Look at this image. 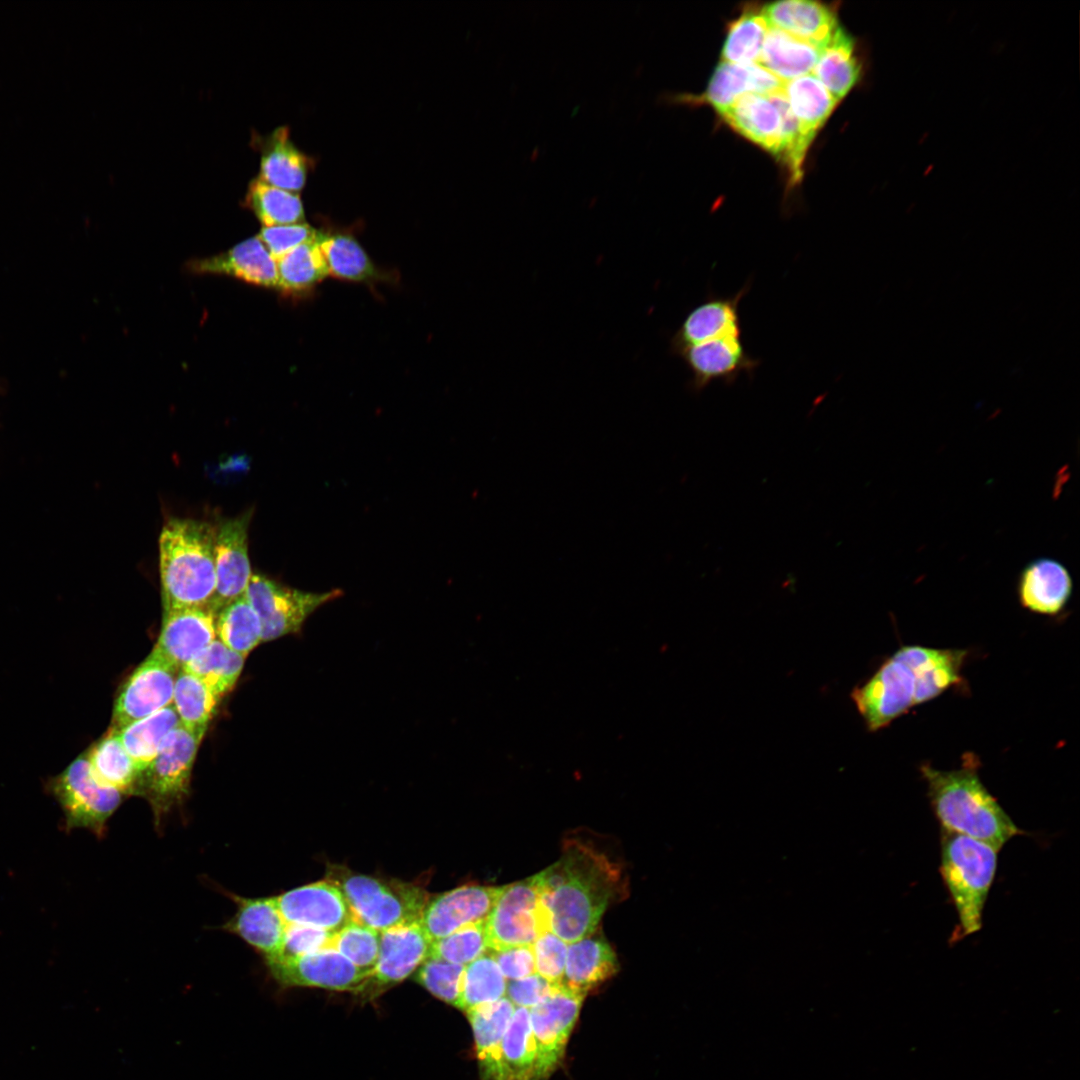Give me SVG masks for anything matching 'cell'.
<instances>
[{
    "instance_id": "6da1fadb",
    "label": "cell",
    "mask_w": 1080,
    "mask_h": 1080,
    "mask_svg": "<svg viewBox=\"0 0 1080 1080\" xmlns=\"http://www.w3.org/2000/svg\"><path fill=\"white\" fill-rule=\"evenodd\" d=\"M534 878L551 931L568 944L597 929L622 881L615 863L579 841H569L559 860Z\"/></svg>"
},
{
    "instance_id": "7a4b0ae2",
    "label": "cell",
    "mask_w": 1080,
    "mask_h": 1080,
    "mask_svg": "<svg viewBox=\"0 0 1080 1080\" xmlns=\"http://www.w3.org/2000/svg\"><path fill=\"white\" fill-rule=\"evenodd\" d=\"M978 768L976 756L966 753L960 768L943 771L925 763L920 771L941 829L965 835L999 851L1024 832L986 789Z\"/></svg>"
},
{
    "instance_id": "3957f363",
    "label": "cell",
    "mask_w": 1080,
    "mask_h": 1080,
    "mask_svg": "<svg viewBox=\"0 0 1080 1080\" xmlns=\"http://www.w3.org/2000/svg\"><path fill=\"white\" fill-rule=\"evenodd\" d=\"M216 526L203 520L172 518L159 537L163 611L209 608L216 587Z\"/></svg>"
},
{
    "instance_id": "277c9868",
    "label": "cell",
    "mask_w": 1080,
    "mask_h": 1080,
    "mask_svg": "<svg viewBox=\"0 0 1080 1080\" xmlns=\"http://www.w3.org/2000/svg\"><path fill=\"white\" fill-rule=\"evenodd\" d=\"M997 853L985 843L941 829L940 873L959 920L952 934L953 943L982 927L983 909L996 873Z\"/></svg>"
},
{
    "instance_id": "5b68a950",
    "label": "cell",
    "mask_w": 1080,
    "mask_h": 1080,
    "mask_svg": "<svg viewBox=\"0 0 1080 1080\" xmlns=\"http://www.w3.org/2000/svg\"><path fill=\"white\" fill-rule=\"evenodd\" d=\"M327 879L343 892L355 920L380 932L420 921L430 896L417 884L329 866Z\"/></svg>"
},
{
    "instance_id": "8992f818",
    "label": "cell",
    "mask_w": 1080,
    "mask_h": 1080,
    "mask_svg": "<svg viewBox=\"0 0 1080 1080\" xmlns=\"http://www.w3.org/2000/svg\"><path fill=\"white\" fill-rule=\"evenodd\" d=\"M46 787L63 811L67 832L85 828L99 838L104 836L107 821L124 796L96 776L86 752L76 757L61 773L50 778Z\"/></svg>"
},
{
    "instance_id": "52a82bcc",
    "label": "cell",
    "mask_w": 1080,
    "mask_h": 1080,
    "mask_svg": "<svg viewBox=\"0 0 1080 1080\" xmlns=\"http://www.w3.org/2000/svg\"><path fill=\"white\" fill-rule=\"evenodd\" d=\"M203 736L180 724L168 733L155 758L140 772L134 794L148 800L156 827H160L164 816L188 795L193 764Z\"/></svg>"
},
{
    "instance_id": "ba28073f",
    "label": "cell",
    "mask_w": 1080,
    "mask_h": 1080,
    "mask_svg": "<svg viewBox=\"0 0 1080 1080\" xmlns=\"http://www.w3.org/2000/svg\"><path fill=\"white\" fill-rule=\"evenodd\" d=\"M484 924L489 951L532 946L541 934L551 930L534 875L503 886Z\"/></svg>"
},
{
    "instance_id": "9c48e42d",
    "label": "cell",
    "mask_w": 1080,
    "mask_h": 1080,
    "mask_svg": "<svg viewBox=\"0 0 1080 1080\" xmlns=\"http://www.w3.org/2000/svg\"><path fill=\"white\" fill-rule=\"evenodd\" d=\"M342 594L340 589L323 593L304 592L266 575L253 573L244 597L260 618L262 642H266L299 633L314 611Z\"/></svg>"
},
{
    "instance_id": "30bf717a",
    "label": "cell",
    "mask_w": 1080,
    "mask_h": 1080,
    "mask_svg": "<svg viewBox=\"0 0 1080 1080\" xmlns=\"http://www.w3.org/2000/svg\"><path fill=\"white\" fill-rule=\"evenodd\" d=\"M586 994L556 984L529 1009L536 1047L537 1080H546L560 1064Z\"/></svg>"
},
{
    "instance_id": "8fae6325",
    "label": "cell",
    "mask_w": 1080,
    "mask_h": 1080,
    "mask_svg": "<svg viewBox=\"0 0 1080 1080\" xmlns=\"http://www.w3.org/2000/svg\"><path fill=\"white\" fill-rule=\"evenodd\" d=\"M851 698L867 729L880 730L916 705L914 673L893 654L853 689Z\"/></svg>"
},
{
    "instance_id": "7c38bea8",
    "label": "cell",
    "mask_w": 1080,
    "mask_h": 1080,
    "mask_svg": "<svg viewBox=\"0 0 1080 1080\" xmlns=\"http://www.w3.org/2000/svg\"><path fill=\"white\" fill-rule=\"evenodd\" d=\"M431 943L420 921L381 932L377 964L355 994L370 1002L400 984L429 956Z\"/></svg>"
},
{
    "instance_id": "4fadbf2b",
    "label": "cell",
    "mask_w": 1080,
    "mask_h": 1080,
    "mask_svg": "<svg viewBox=\"0 0 1080 1080\" xmlns=\"http://www.w3.org/2000/svg\"><path fill=\"white\" fill-rule=\"evenodd\" d=\"M178 672L172 664L151 651L120 688L110 728L120 730L172 704Z\"/></svg>"
},
{
    "instance_id": "5bb4252c",
    "label": "cell",
    "mask_w": 1080,
    "mask_h": 1080,
    "mask_svg": "<svg viewBox=\"0 0 1080 1080\" xmlns=\"http://www.w3.org/2000/svg\"><path fill=\"white\" fill-rule=\"evenodd\" d=\"M265 964L273 979L283 987H314L355 994L370 976L333 947Z\"/></svg>"
},
{
    "instance_id": "9a60e30c",
    "label": "cell",
    "mask_w": 1080,
    "mask_h": 1080,
    "mask_svg": "<svg viewBox=\"0 0 1080 1080\" xmlns=\"http://www.w3.org/2000/svg\"><path fill=\"white\" fill-rule=\"evenodd\" d=\"M252 512L226 519L216 526V587L210 603L215 615L230 603L244 597L252 577L248 556V526Z\"/></svg>"
},
{
    "instance_id": "2e32d148",
    "label": "cell",
    "mask_w": 1080,
    "mask_h": 1080,
    "mask_svg": "<svg viewBox=\"0 0 1080 1080\" xmlns=\"http://www.w3.org/2000/svg\"><path fill=\"white\" fill-rule=\"evenodd\" d=\"M676 356L688 368L691 375L688 387L695 393L715 381L731 385L742 374L753 375L760 365L759 359L751 357L746 351L742 336H727L693 345Z\"/></svg>"
},
{
    "instance_id": "e0dca14e",
    "label": "cell",
    "mask_w": 1080,
    "mask_h": 1080,
    "mask_svg": "<svg viewBox=\"0 0 1080 1080\" xmlns=\"http://www.w3.org/2000/svg\"><path fill=\"white\" fill-rule=\"evenodd\" d=\"M275 899L287 924L336 933L355 919L341 889L328 879L286 891Z\"/></svg>"
},
{
    "instance_id": "ac0fdd59",
    "label": "cell",
    "mask_w": 1080,
    "mask_h": 1080,
    "mask_svg": "<svg viewBox=\"0 0 1080 1080\" xmlns=\"http://www.w3.org/2000/svg\"><path fill=\"white\" fill-rule=\"evenodd\" d=\"M502 889L469 884L430 897L420 924L434 941L467 924L485 921Z\"/></svg>"
},
{
    "instance_id": "d6986e66",
    "label": "cell",
    "mask_w": 1080,
    "mask_h": 1080,
    "mask_svg": "<svg viewBox=\"0 0 1080 1080\" xmlns=\"http://www.w3.org/2000/svg\"><path fill=\"white\" fill-rule=\"evenodd\" d=\"M216 615L209 608H188L163 613L153 652L178 670L183 669L216 638Z\"/></svg>"
},
{
    "instance_id": "ffe728a7",
    "label": "cell",
    "mask_w": 1080,
    "mask_h": 1080,
    "mask_svg": "<svg viewBox=\"0 0 1080 1080\" xmlns=\"http://www.w3.org/2000/svg\"><path fill=\"white\" fill-rule=\"evenodd\" d=\"M747 284L732 296L710 295L685 316L670 339V352L727 336H742L739 305L749 291Z\"/></svg>"
},
{
    "instance_id": "44dd1931",
    "label": "cell",
    "mask_w": 1080,
    "mask_h": 1080,
    "mask_svg": "<svg viewBox=\"0 0 1080 1080\" xmlns=\"http://www.w3.org/2000/svg\"><path fill=\"white\" fill-rule=\"evenodd\" d=\"M237 909L223 929L237 935L265 961L275 959L282 951L287 923L275 897L247 898L230 894Z\"/></svg>"
},
{
    "instance_id": "7402d4cb",
    "label": "cell",
    "mask_w": 1080,
    "mask_h": 1080,
    "mask_svg": "<svg viewBox=\"0 0 1080 1080\" xmlns=\"http://www.w3.org/2000/svg\"><path fill=\"white\" fill-rule=\"evenodd\" d=\"M894 656L910 667L915 676V704L930 701L960 683L967 651L918 645L903 646Z\"/></svg>"
},
{
    "instance_id": "603a6c76",
    "label": "cell",
    "mask_w": 1080,
    "mask_h": 1080,
    "mask_svg": "<svg viewBox=\"0 0 1080 1080\" xmlns=\"http://www.w3.org/2000/svg\"><path fill=\"white\" fill-rule=\"evenodd\" d=\"M1073 589L1068 569L1059 561L1041 557L1021 570L1017 593L1021 605L1034 613L1054 616L1067 605Z\"/></svg>"
},
{
    "instance_id": "cb8c5ba5",
    "label": "cell",
    "mask_w": 1080,
    "mask_h": 1080,
    "mask_svg": "<svg viewBox=\"0 0 1080 1080\" xmlns=\"http://www.w3.org/2000/svg\"><path fill=\"white\" fill-rule=\"evenodd\" d=\"M515 1008L503 997L465 1011L473 1030L480 1080H506L502 1044Z\"/></svg>"
},
{
    "instance_id": "d4e9b609",
    "label": "cell",
    "mask_w": 1080,
    "mask_h": 1080,
    "mask_svg": "<svg viewBox=\"0 0 1080 1080\" xmlns=\"http://www.w3.org/2000/svg\"><path fill=\"white\" fill-rule=\"evenodd\" d=\"M189 267L197 273L224 274L257 286L278 288L277 262L258 237L222 254L194 260Z\"/></svg>"
},
{
    "instance_id": "484cf974",
    "label": "cell",
    "mask_w": 1080,
    "mask_h": 1080,
    "mask_svg": "<svg viewBox=\"0 0 1080 1080\" xmlns=\"http://www.w3.org/2000/svg\"><path fill=\"white\" fill-rule=\"evenodd\" d=\"M761 14L769 26L823 49L840 27L833 11L821 3L803 0L767 4Z\"/></svg>"
},
{
    "instance_id": "4316f807",
    "label": "cell",
    "mask_w": 1080,
    "mask_h": 1080,
    "mask_svg": "<svg viewBox=\"0 0 1080 1080\" xmlns=\"http://www.w3.org/2000/svg\"><path fill=\"white\" fill-rule=\"evenodd\" d=\"M256 143L261 152L257 178L290 192L301 191L312 167V159L292 142L289 128L278 127Z\"/></svg>"
},
{
    "instance_id": "83f0119b",
    "label": "cell",
    "mask_w": 1080,
    "mask_h": 1080,
    "mask_svg": "<svg viewBox=\"0 0 1080 1080\" xmlns=\"http://www.w3.org/2000/svg\"><path fill=\"white\" fill-rule=\"evenodd\" d=\"M786 82L758 64L722 61L714 70L704 99L719 114L745 94L771 95L784 91Z\"/></svg>"
},
{
    "instance_id": "f1b7e54d",
    "label": "cell",
    "mask_w": 1080,
    "mask_h": 1080,
    "mask_svg": "<svg viewBox=\"0 0 1080 1080\" xmlns=\"http://www.w3.org/2000/svg\"><path fill=\"white\" fill-rule=\"evenodd\" d=\"M569 944L561 984L586 994L617 973V956L598 929Z\"/></svg>"
},
{
    "instance_id": "f546056e",
    "label": "cell",
    "mask_w": 1080,
    "mask_h": 1080,
    "mask_svg": "<svg viewBox=\"0 0 1080 1080\" xmlns=\"http://www.w3.org/2000/svg\"><path fill=\"white\" fill-rule=\"evenodd\" d=\"M720 115L737 132L770 153L780 155L781 116L768 96L745 94Z\"/></svg>"
},
{
    "instance_id": "4dcf8cb0",
    "label": "cell",
    "mask_w": 1080,
    "mask_h": 1080,
    "mask_svg": "<svg viewBox=\"0 0 1080 1080\" xmlns=\"http://www.w3.org/2000/svg\"><path fill=\"white\" fill-rule=\"evenodd\" d=\"M820 53L818 47L769 26L757 64L787 82L812 72Z\"/></svg>"
},
{
    "instance_id": "1f68e13d",
    "label": "cell",
    "mask_w": 1080,
    "mask_h": 1080,
    "mask_svg": "<svg viewBox=\"0 0 1080 1080\" xmlns=\"http://www.w3.org/2000/svg\"><path fill=\"white\" fill-rule=\"evenodd\" d=\"M812 72L838 102L859 80L861 65L854 41L841 27L821 50Z\"/></svg>"
},
{
    "instance_id": "d6a6232c",
    "label": "cell",
    "mask_w": 1080,
    "mask_h": 1080,
    "mask_svg": "<svg viewBox=\"0 0 1080 1080\" xmlns=\"http://www.w3.org/2000/svg\"><path fill=\"white\" fill-rule=\"evenodd\" d=\"M180 720L173 704L115 730L127 753L139 772L144 770L157 755L165 737L179 726Z\"/></svg>"
},
{
    "instance_id": "836d02e7",
    "label": "cell",
    "mask_w": 1080,
    "mask_h": 1080,
    "mask_svg": "<svg viewBox=\"0 0 1080 1080\" xmlns=\"http://www.w3.org/2000/svg\"><path fill=\"white\" fill-rule=\"evenodd\" d=\"M86 755L94 773L102 782L118 789L124 795L134 794L140 772L115 730L110 728L86 751Z\"/></svg>"
},
{
    "instance_id": "e575fe53",
    "label": "cell",
    "mask_w": 1080,
    "mask_h": 1080,
    "mask_svg": "<svg viewBox=\"0 0 1080 1080\" xmlns=\"http://www.w3.org/2000/svg\"><path fill=\"white\" fill-rule=\"evenodd\" d=\"M784 93L803 132L811 139L838 103L813 74L786 82Z\"/></svg>"
},
{
    "instance_id": "d590c367",
    "label": "cell",
    "mask_w": 1080,
    "mask_h": 1080,
    "mask_svg": "<svg viewBox=\"0 0 1080 1080\" xmlns=\"http://www.w3.org/2000/svg\"><path fill=\"white\" fill-rule=\"evenodd\" d=\"M244 204L264 227L303 223L305 218L299 193L277 188L258 178L250 181Z\"/></svg>"
},
{
    "instance_id": "8d00e7d4",
    "label": "cell",
    "mask_w": 1080,
    "mask_h": 1080,
    "mask_svg": "<svg viewBox=\"0 0 1080 1080\" xmlns=\"http://www.w3.org/2000/svg\"><path fill=\"white\" fill-rule=\"evenodd\" d=\"M502 1055L506 1080H537L536 1047L529 1009L515 1008L503 1038Z\"/></svg>"
},
{
    "instance_id": "74e56055",
    "label": "cell",
    "mask_w": 1080,
    "mask_h": 1080,
    "mask_svg": "<svg viewBox=\"0 0 1080 1080\" xmlns=\"http://www.w3.org/2000/svg\"><path fill=\"white\" fill-rule=\"evenodd\" d=\"M245 657L217 638L183 669L199 678L221 700L236 684Z\"/></svg>"
},
{
    "instance_id": "f35d334b",
    "label": "cell",
    "mask_w": 1080,
    "mask_h": 1080,
    "mask_svg": "<svg viewBox=\"0 0 1080 1080\" xmlns=\"http://www.w3.org/2000/svg\"><path fill=\"white\" fill-rule=\"evenodd\" d=\"M220 699L199 678L185 669L178 672L173 706L181 725L204 735Z\"/></svg>"
},
{
    "instance_id": "ab89813d",
    "label": "cell",
    "mask_w": 1080,
    "mask_h": 1080,
    "mask_svg": "<svg viewBox=\"0 0 1080 1080\" xmlns=\"http://www.w3.org/2000/svg\"><path fill=\"white\" fill-rule=\"evenodd\" d=\"M215 629L218 640L245 658L262 642L260 618L245 597L217 613Z\"/></svg>"
},
{
    "instance_id": "60d3db41",
    "label": "cell",
    "mask_w": 1080,
    "mask_h": 1080,
    "mask_svg": "<svg viewBox=\"0 0 1080 1080\" xmlns=\"http://www.w3.org/2000/svg\"><path fill=\"white\" fill-rule=\"evenodd\" d=\"M318 240L303 243L276 261L279 289L286 292L304 291L329 275Z\"/></svg>"
},
{
    "instance_id": "b9f144b4",
    "label": "cell",
    "mask_w": 1080,
    "mask_h": 1080,
    "mask_svg": "<svg viewBox=\"0 0 1080 1080\" xmlns=\"http://www.w3.org/2000/svg\"><path fill=\"white\" fill-rule=\"evenodd\" d=\"M318 244L327 263L329 275L350 281H365L376 277L374 264L352 236L322 233Z\"/></svg>"
},
{
    "instance_id": "7bdbcfd3",
    "label": "cell",
    "mask_w": 1080,
    "mask_h": 1080,
    "mask_svg": "<svg viewBox=\"0 0 1080 1080\" xmlns=\"http://www.w3.org/2000/svg\"><path fill=\"white\" fill-rule=\"evenodd\" d=\"M507 980L487 952L465 965L459 1009L497 1001L506 995Z\"/></svg>"
},
{
    "instance_id": "ee69618b",
    "label": "cell",
    "mask_w": 1080,
    "mask_h": 1080,
    "mask_svg": "<svg viewBox=\"0 0 1080 1080\" xmlns=\"http://www.w3.org/2000/svg\"><path fill=\"white\" fill-rule=\"evenodd\" d=\"M769 24L762 14L745 13L729 28L722 49L725 62L757 64Z\"/></svg>"
},
{
    "instance_id": "f6af8a7d",
    "label": "cell",
    "mask_w": 1080,
    "mask_h": 1080,
    "mask_svg": "<svg viewBox=\"0 0 1080 1080\" xmlns=\"http://www.w3.org/2000/svg\"><path fill=\"white\" fill-rule=\"evenodd\" d=\"M380 941V931L354 919L334 933L332 947L371 975L378 961Z\"/></svg>"
},
{
    "instance_id": "bcb514c9",
    "label": "cell",
    "mask_w": 1080,
    "mask_h": 1080,
    "mask_svg": "<svg viewBox=\"0 0 1080 1080\" xmlns=\"http://www.w3.org/2000/svg\"><path fill=\"white\" fill-rule=\"evenodd\" d=\"M485 921L467 924L451 934L432 941L429 956L466 965L487 953Z\"/></svg>"
},
{
    "instance_id": "7dc6e473",
    "label": "cell",
    "mask_w": 1080,
    "mask_h": 1080,
    "mask_svg": "<svg viewBox=\"0 0 1080 1080\" xmlns=\"http://www.w3.org/2000/svg\"><path fill=\"white\" fill-rule=\"evenodd\" d=\"M465 965L428 956L417 968L415 981L437 999L459 1009Z\"/></svg>"
},
{
    "instance_id": "c3c4849f",
    "label": "cell",
    "mask_w": 1080,
    "mask_h": 1080,
    "mask_svg": "<svg viewBox=\"0 0 1080 1080\" xmlns=\"http://www.w3.org/2000/svg\"><path fill=\"white\" fill-rule=\"evenodd\" d=\"M776 106L782 121V145L779 157L788 167L792 180L801 177V167L807 149L813 139L807 136L791 111L784 91L768 95Z\"/></svg>"
},
{
    "instance_id": "681fc988",
    "label": "cell",
    "mask_w": 1080,
    "mask_h": 1080,
    "mask_svg": "<svg viewBox=\"0 0 1080 1080\" xmlns=\"http://www.w3.org/2000/svg\"><path fill=\"white\" fill-rule=\"evenodd\" d=\"M568 943L551 930L541 934L533 943L535 970L552 984L563 980Z\"/></svg>"
},
{
    "instance_id": "f907efd6",
    "label": "cell",
    "mask_w": 1080,
    "mask_h": 1080,
    "mask_svg": "<svg viewBox=\"0 0 1080 1080\" xmlns=\"http://www.w3.org/2000/svg\"><path fill=\"white\" fill-rule=\"evenodd\" d=\"M321 234L320 231L303 222L263 227L257 237L277 261L295 247L319 239Z\"/></svg>"
},
{
    "instance_id": "816d5d0a",
    "label": "cell",
    "mask_w": 1080,
    "mask_h": 1080,
    "mask_svg": "<svg viewBox=\"0 0 1080 1080\" xmlns=\"http://www.w3.org/2000/svg\"><path fill=\"white\" fill-rule=\"evenodd\" d=\"M333 936L334 933L316 927L287 924L282 951L275 959L298 957L332 947Z\"/></svg>"
},
{
    "instance_id": "f5cc1de1",
    "label": "cell",
    "mask_w": 1080,
    "mask_h": 1080,
    "mask_svg": "<svg viewBox=\"0 0 1080 1080\" xmlns=\"http://www.w3.org/2000/svg\"><path fill=\"white\" fill-rule=\"evenodd\" d=\"M555 985L535 972L520 979L508 980L505 997L515 1007L530 1009L543 1001Z\"/></svg>"
},
{
    "instance_id": "db71d44e",
    "label": "cell",
    "mask_w": 1080,
    "mask_h": 1080,
    "mask_svg": "<svg viewBox=\"0 0 1080 1080\" xmlns=\"http://www.w3.org/2000/svg\"><path fill=\"white\" fill-rule=\"evenodd\" d=\"M488 952L507 981L520 979L536 972L532 946H517Z\"/></svg>"
}]
</instances>
